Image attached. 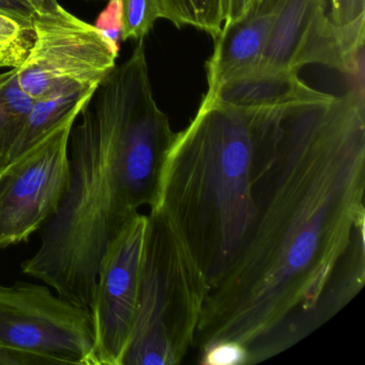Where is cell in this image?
<instances>
[{
    "instance_id": "obj_9",
    "label": "cell",
    "mask_w": 365,
    "mask_h": 365,
    "mask_svg": "<svg viewBox=\"0 0 365 365\" xmlns=\"http://www.w3.org/2000/svg\"><path fill=\"white\" fill-rule=\"evenodd\" d=\"M259 63L296 72L322 65L347 76L349 65L329 18V0H277Z\"/></svg>"
},
{
    "instance_id": "obj_16",
    "label": "cell",
    "mask_w": 365,
    "mask_h": 365,
    "mask_svg": "<svg viewBox=\"0 0 365 365\" xmlns=\"http://www.w3.org/2000/svg\"><path fill=\"white\" fill-rule=\"evenodd\" d=\"M159 19L155 0H123L121 40H144Z\"/></svg>"
},
{
    "instance_id": "obj_7",
    "label": "cell",
    "mask_w": 365,
    "mask_h": 365,
    "mask_svg": "<svg viewBox=\"0 0 365 365\" xmlns=\"http://www.w3.org/2000/svg\"><path fill=\"white\" fill-rule=\"evenodd\" d=\"M78 115L0 168V249L29 240L58 209L69 183L70 134Z\"/></svg>"
},
{
    "instance_id": "obj_21",
    "label": "cell",
    "mask_w": 365,
    "mask_h": 365,
    "mask_svg": "<svg viewBox=\"0 0 365 365\" xmlns=\"http://www.w3.org/2000/svg\"><path fill=\"white\" fill-rule=\"evenodd\" d=\"M36 10V14H56L61 9V6L59 5L57 0H29Z\"/></svg>"
},
{
    "instance_id": "obj_5",
    "label": "cell",
    "mask_w": 365,
    "mask_h": 365,
    "mask_svg": "<svg viewBox=\"0 0 365 365\" xmlns=\"http://www.w3.org/2000/svg\"><path fill=\"white\" fill-rule=\"evenodd\" d=\"M0 364L96 365L91 309L50 286L0 284Z\"/></svg>"
},
{
    "instance_id": "obj_8",
    "label": "cell",
    "mask_w": 365,
    "mask_h": 365,
    "mask_svg": "<svg viewBox=\"0 0 365 365\" xmlns=\"http://www.w3.org/2000/svg\"><path fill=\"white\" fill-rule=\"evenodd\" d=\"M148 217L136 213L108 243L98 269L91 312L96 365H123L140 300Z\"/></svg>"
},
{
    "instance_id": "obj_6",
    "label": "cell",
    "mask_w": 365,
    "mask_h": 365,
    "mask_svg": "<svg viewBox=\"0 0 365 365\" xmlns=\"http://www.w3.org/2000/svg\"><path fill=\"white\" fill-rule=\"evenodd\" d=\"M31 26L33 44L16 72L33 99L96 91L116 67L119 46L63 8L36 14Z\"/></svg>"
},
{
    "instance_id": "obj_1",
    "label": "cell",
    "mask_w": 365,
    "mask_h": 365,
    "mask_svg": "<svg viewBox=\"0 0 365 365\" xmlns=\"http://www.w3.org/2000/svg\"><path fill=\"white\" fill-rule=\"evenodd\" d=\"M364 91L290 106L232 266L207 294L198 350L234 341L247 365L277 356L365 284Z\"/></svg>"
},
{
    "instance_id": "obj_4",
    "label": "cell",
    "mask_w": 365,
    "mask_h": 365,
    "mask_svg": "<svg viewBox=\"0 0 365 365\" xmlns=\"http://www.w3.org/2000/svg\"><path fill=\"white\" fill-rule=\"evenodd\" d=\"M147 217L138 316L123 365H176L193 347L208 284L172 227Z\"/></svg>"
},
{
    "instance_id": "obj_15",
    "label": "cell",
    "mask_w": 365,
    "mask_h": 365,
    "mask_svg": "<svg viewBox=\"0 0 365 365\" xmlns=\"http://www.w3.org/2000/svg\"><path fill=\"white\" fill-rule=\"evenodd\" d=\"M160 19L193 27L217 39L224 25V0H155Z\"/></svg>"
},
{
    "instance_id": "obj_12",
    "label": "cell",
    "mask_w": 365,
    "mask_h": 365,
    "mask_svg": "<svg viewBox=\"0 0 365 365\" xmlns=\"http://www.w3.org/2000/svg\"><path fill=\"white\" fill-rule=\"evenodd\" d=\"M35 101L21 87L16 68L0 73V168L10 161Z\"/></svg>"
},
{
    "instance_id": "obj_3",
    "label": "cell",
    "mask_w": 365,
    "mask_h": 365,
    "mask_svg": "<svg viewBox=\"0 0 365 365\" xmlns=\"http://www.w3.org/2000/svg\"><path fill=\"white\" fill-rule=\"evenodd\" d=\"M292 106L240 108L204 98L191 123L177 133L150 212L176 232L209 290L249 232L258 183Z\"/></svg>"
},
{
    "instance_id": "obj_2",
    "label": "cell",
    "mask_w": 365,
    "mask_h": 365,
    "mask_svg": "<svg viewBox=\"0 0 365 365\" xmlns=\"http://www.w3.org/2000/svg\"><path fill=\"white\" fill-rule=\"evenodd\" d=\"M78 117L67 191L21 268L91 309L102 256L142 207L153 206L177 133L155 102L140 54L112 70Z\"/></svg>"
},
{
    "instance_id": "obj_11",
    "label": "cell",
    "mask_w": 365,
    "mask_h": 365,
    "mask_svg": "<svg viewBox=\"0 0 365 365\" xmlns=\"http://www.w3.org/2000/svg\"><path fill=\"white\" fill-rule=\"evenodd\" d=\"M328 95L305 84L299 72L258 63L205 98L240 108H275L315 101Z\"/></svg>"
},
{
    "instance_id": "obj_13",
    "label": "cell",
    "mask_w": 365,
    "mask_h": 365,
    "mask_svg": "<svg viewBox=\"0 0 365 365\" xmlns=\"http://www.w3.org/2000/svg\"><path fill=\"white\" fill-rule=\"evenodd\" d=\"M93 93L95 91L36 100L24 130L12 150L10 161L41 142L70 115L82 112Z\"/></svg>"
},
{
    "instance_id": "obj_14",
    "label": "cell",
    "mask_w": 365,
    "mask_h": 365,
    "mask_svg": "<svg viewBox=\"0 0 365 365\" xmlns=\"http://www.w3.org/2000/svg\"><path fill=\"white\" fill-rule=\"evenodd\" d=\"M329 18L349 65L348 76L363 71L365 0H329Z\"/></svg>"
},
{
    "instance_id": "obj_18",
    "label": "cell",
    "mask_w": 365,
    "mask_h": 365,
    "mask_svg": "<svg viewBox=\"0 0 365 365\" xmlns=\"http://www.w3.org/2000/svg\"><path fill=\"white\" fill-rule=\"evenodd\" d=\"M121 6L123 0H110L106 9L100 14L97 29L113 43L119 46L121 40Z\"/></svg>"
},
{
    "instance_id": "obj_20",
    "label": "cell",
    "mask_w": 365,
    "mask_h": 365,
    "mask_svg": "<svg viewBox=\"0 0 365 365\" xmlns=\"http://www.w3.org/2000/svg\"><path fill=\"white\" fill-rule=\"evenodd\" d=\"M0 12L31 24L36 16L35 8L29 0H0Z\"/></svg>"
},
{
    "instance_id": "obj_10",
    "label": "cell",
    "mask_w": 365,
    "mask_h": 365,
    "mask_svg": "<svg viewBox=\"0 0 365 365\" xmlns=\"http://www.w3.org/2000/svg\"><path fill=\"white\" fill-rule=\"evenodd\" d=\"M277 5V0H264L249 16L223 26L207 61V93H212L230 78L259 63Z\"/></svg>"
},
{
    "instance_id": "obj_17",
    "label": "cell",
    "mask_w": 365,
    "mask_h": 365,
    "mask_svg": "<svg viewBox=\"0 0 365 365\" xmlns=\"http://www.w3.org/2000/svg\"><path fill=\"white\" fill-rule=\"evenodd\" d=\"M247 348L234 341H217L200 350L202 365H247Z\"/></svg>"
},
{
    "instance_id": "obj_22",
    "label": "cell",
    "mask_w": 365,
    "mask_h": 365,
    "mask_svg": "<svg viewBox=\"0 0 365 365\" xmlns=\"http://www.w3.org/2000/svg\"><path fill=\"white\" fill-rule=\"evenodd\" d=\"M23 61L16 55L0 51V68H18L22 65Z\"/></svg>"
},
{
    "instance_id": "obj_19",
    "label": "cell",
    "mask_w": 365,
    "mask_h": 365,
    "mask_svg": "<svg viewBox=\"0 0 365 365\" xmlns=\"http://www.w3.org/2000/svg\"><path fill=\"white\" fill-rule=\"evenodd\" d=\"M264 0H224V25L236 23L255 11Z\"/></svg>"
}]
</instances>
